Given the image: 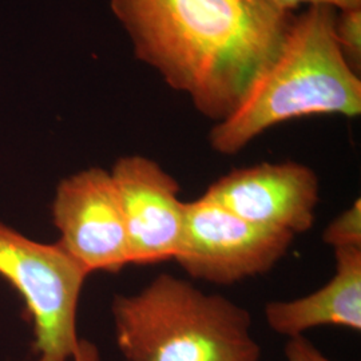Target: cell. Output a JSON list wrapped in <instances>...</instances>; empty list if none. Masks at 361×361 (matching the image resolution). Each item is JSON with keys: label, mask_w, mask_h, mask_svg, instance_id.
Here are the masks:
<instances>
[{"label": "cell", "mask_w": 361, "mask_h": 361, "mask_svg": "<svg viewBox=\"0 0 361 361\" xmlns=\"http://www.w3.org/2000/svg\"><path fill=\"white\" fill-rule=\"evenodd\" d=\"M135 56L195 110L232 114L284 42L290 19L271 0H110Z\"/></svg>", "instance_id": "6da1fadb"}, {"label": "cell", "mask_w": 361, "mask_h": 361, "mask_svg": "<svg viewBox=\"0 0 361 361\" xmlns=\"http://www.w3.org/2000/svg\"><path fill=\"white\" fill-rule=\"evenodd\" d=\"M336 13L329 6L293 13L274 59L232 114L210 131L216 153L237 154L264 131L298 118L360 116V75L338 47Z\"/></svg>", "instance_id": "7a4b0ae2"}, {"label": "cell", "mask_w": 361, "mask_h": 361, "mask_svg": "<svg viewBox=\"0 0 361 361\" xmlns=\"http://www.w3.org/2000/svg\"><path fill=\"white\" fill-rule=\"evenodd\" d=\"M111 313L125 361H261L249 310L169 273L116 296Z\"/></svg>", "instance_id": "3957f363"}, {"label": "cell", "mask_w": 361, "mask_h": 361, "mask_svg": "<svg viewBox=\"0 0 361 361\" xmlns=\"http://www.w3.org/2000/svg\"><path fill=\"white\" fill-rule=\"evenodd\" d=\"M0 276L26 302L34 361H73L79 297L89 276L62 246L42 244L0 222Z\"/></svg>", "instance_id": "277c9868"}, {"label": "cell", "mask_w": 361, "mask_h": 361, "mask_svg": "<svg viewBox=\"0 0 361 361\" xmlns=\"http://www.w3.org/2000/svg\"><path fill=\"white\" fill-rule=\"evenodd\" d=\"M295 238L256 226L201 197L186 202L185 229L174 261L194 280L235 284L271 271Z\"/></svg>", "instance_id": "5b68a950"}, {"label": "cell", "mask_w": 361, "mask_h": 361, "mask_svg": "<svg viewBox=\"0 0 361 361\" xmlns=\"http://www.w3.org/2000/svg\"><path fill=\"white\" fill-rule=\"evenodd\" d=\"M58 244L89 274L118 273L130 264L129 241L111 173L82 170L62 180L52 202Z\"/></svg>", "instance_id": "8992f818"}, {"label": "cell", "mask_w": 361, "mask_h": 361, "mask_svg": "<svg viewBox=\"0 0 361 361\" xmlns=\"http://www.w3.org/2000/svg\"><path fill=\"white\" fill-rule=\"evenodd\" d=\"M319 189L317 174L307 165L261 162L229 171L202 197L256 226L296 237L316 222Z\"/></svg>", "instance_id": "52a82bcc"}, {"label": "cell", "mask_w": 361, "mask_h": 361, "mask_svg": "<svg viewBox=\"0 0 361 361\" xmlns=\"http://www.w3.org/2000/svg\"><path fill=\"white\" fill-rule=\"evenodd\" d=\"M110 173L123 212L130 264L152 265L177 257L186 219L178 180L142 155L119 158Z\"/></svg>", "instance_id": "ba28073f"}, {"label": "cell", "mask_w": 361, "mask_h": 361, "mask_svg": "<svg viewBox=\"0 0 361 361\" xmlns=\"http://www.w3.org/2000/svg\"><path fill=\"white\" fill-rule=\"evenodd\" d=\"M332 279L308 296L265 305L268 326L277 335L293 338L317 326L361 331V247L335 249Z\"/></svg>", "instance_id": "9c48e42d"}, {"label": "cell", "mask_w": 361, "mask_h": 361, "mask_svg": "<svg viewBox=\"0 0 361 361\" xmlns=\"http://www.w3.org/2000/svg\"><path fill=\"white\" fill-rule=\"evenodd\" d=\"M335 34L338 47L350 68L361 73V7L337 10Z\"/></svg>", "instance_id": "30bf717a"}, {"label": "cell", "mask_w": 361, "mask_h": 361, "mask_svg": "<svg viewBox=\"0 0 361 361\" xmlns=\"http://www.w3.org/2000/svg\"><path fill=\"white\" fill-rule=\"evenodd\" d=\"M323 241L326 245L332 246L334 250L350 246L361 247L360 198L326 226L323 233Z\"/></svg>", "instance_id": "8fae6325"}, {"label": "cell", "mask_w": 361, "mask_h": 361, "mask_svg": "<svg viewBox=\"0 0 361 361\" xmlns=\"http://www.w3.org/2000/svg\"><path fill=\"white\" fill-rule=\"evenodd\" d=\"M285 357L286 361H334L326 357L305 336L288 338Z\"/></svg>", "instance_id": "7c38bea8"}, {"label": "cell", "mask_w": 361, "mask_h": 361, "mask_svg": "<svg viewBox=\"0 0 361 361\" xmlns=\"http://www.w3.org/2000/svg\"><path fill=\"white\" fill-rule=\"evenodd\" d=\"M276 6L286 13H296L302 6H329L336 10L359 8L361 0H271Z\"/></svg>", "instance_id": "4fadbf2b"}, {"label": "cell", "mask_w": 361, "mask_h": 361, "mask_svg": "<svg viewBox=\"0 0 361 361\" xmlns=\"http://www.w3.org/2000/svg\"><path fill=\"white\" fill-rule=\"evenodd\" d=\"M73 361H99L98 349L90 341L80 340Z\"/></svg>", "instance_id": "5bb4252c"}]
</instances>
